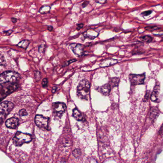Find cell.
<instances>
[{
    "instance_id": "12",
    "label": "cell",
    "mask_w": 163,
    "mask_h": 163,
    "mask_svg": "<svg viewBox=\"0 0 163 163\" xmlns=\"http://www.w3.org/2000/svg\"><path fill=\"white\" fill-rule=\"evenodd\" d=\"M98 33L95 30H88L84 33L83 36L85 38H89L92 40H93L95 38L97 37Z\"/></svg>"
},
{
    "instance_id": "22",
    "label": "cell",
    "mask_w": 163,
    "mask_h": 163,
    "mask_svg": "<svg viewBox=\"0 0 163 163\" xmlns=\"http://www.w3.org/2000/svg\"><path fill=\"white\" fill-rule=\"evenodd\" d=\"M81 151L80 149H75V150L73 151V155L76 158H77L81 155Z\"/></svg>"
},
{
    "instance_id": "18",
    "label": "cell",
    "mask_w": 163,
    "mask_h": 163,
    "mask_svg": "<svg viewBox=\"0 0 163 163\" xmlns=\"http://www.w3.org/2000/svg\"><path fill=\"white\" fill-rule=\"evenodd\" d=\"M119 82V78H113L111 79L109 84L111 87H115L118 85Z\"/></svg>"
},
{
    "instance_id": "17",
    "label": "cell",
    "mask_w": 163,
    "mask_h": 163,
    "mask_svg": "<svg viewBox=\"0 0 163 163\" xmlns=\"http://www.w3.org/2000/svg\"><path fill=\"white\" fill-rule=\"evenodd\" d=\"M51 10V7L48 5H44L41 7L39 11V13L42 14H46L50 12Z\"/></svg>"
},
{
    "instance_id": "13",
    "label": "cell",
    "mask_w": 163,
    "mask_h": 163,
    "mask_svg": "<svg viewBox=\"0 0 163 163\" xmlns=\"http://www.w3.org/2000/svg\"><path fill=\"white\" fill-rule=\"evenodd\" d=\"M117 63V61L113 59H108L106 60L103 61V62L100 64L101 67H109L110 66L113 65Z\"/></svg>"
},
{
    "instance_id": "14",
    "label": "cell",
    "mask_w": 163,
    "mask_h": 163,
    "mask_svg": "<svg viewBox=\"0 0 163 163\" xmlns=\"http://www.w3.org/2000/svg\"><path fill=\"white\" fill-rule=\"evenodd\" d=\"M73 116L75 119L78 121H81L83 120V117L82 113L80 111L78 110L77 108H75L73 110Z\"/></svg>"
},
{
    "instance_id": "1",
    "label": "cell",
    "mask_w": 163,
    "mask_h": 163,
    "mask_svg": "<svg viewBox=\"0 0 163 163\" xmlns=\"http://www.w3.org/2000/svg\"><path fill=\"white\" fill-rule=\"evenodd\" d=\"M90 83L86 80H83L79 83L77 88V95L79 98L88 100L90 94Z\"/></svg>"
},
{
    "instance_id": "20",
    "label": "cell",
    "mask_w": 163,
    "mask_h": 163,
    "mask_svg": "<svg viewBox=\"0 0 163 163\" xmlns=\"http://www.w3.org/2000/svg\"><path fill=\"white\" fill-rule=\"evenodd\" d=\"M145 30L150 31V32H153L156 30H159L160 29V27H158L156 25H153V26H146V27H145Z\"/></svg>"
},
{
    "instance_id": "7",
    "label": "cell",
    "mask_w": 163,
    "mask_h": 163,
    "mask_svg": "<svg viewBox=\"0 0 163 163\" xmlns=\"http://www.w3.org/2000/svg\"><path fill=\"white\" fill-rule=\"evenodd\" d=\"M49 119L41 115H37L35 116V122L36 125L41 129L47 130Z\"/></svg>"
},
{
    "instance_id": "8",
    "label": "cell",
    "mask_w": 163,
    "mask_h": 163,
    "mask_svg": "<svg viewBox=\"0 0 163 163\" xmlns=\"http://www.w3.org/2000/svg\"><path fill=\"white\" fill-rule=\"evenodd\" d=\"M131 83L133 85L143 84L145 79V74H131L129 76Z\"/></svg>"
},
{
    "instance_id": "25",
    "label": "cell",
    "mask_w": 163,
    "mask_h": 163,
    "mask_svg": "<svg viewBox=\"0 0 163 163\" xmlns=\"http://www.w3.org/2000/svg\"><path fill=\"white\" fill-rule=\"evenodd\" d=\"M19 114L21 116L27 115V112L26 110H25V109H22V110H20Z\"/></svg>"
},
{
    "instance_id": "35",
    "label": "cell",
    "mask_w": 163,
    "mask_h": 163,
    "mask_svg": "<svg viewBox=\"0 0 163 163\" xmlns=\"http://www.w3.org/2000/svg\"><path fill=\"white\" fill-rule=\"evenodd\" d=\"M149 92L148 94H146V96L145 97V100H148V97H149Z\"/></svg>"
},
{
    "instance_id": "16",
    "label": "cell",
    "mask_w": 163,
    "mask_h": 163,
    "mask_svg": "<svg viewBox=\"0 0 163 163\" xmlns=\"http://www.w3.org/2000/svg\"><path fill=\"white\" fill-rule=\"evenodd\" d=\"M30 44V42L29 40H23L18 43L17 45L19 48H23L24 49H26Z\"/></svg>"
},
{
    "instance_id": "30",
    "label": "cell",
    "mask_w": 163,
    "mask_h": 163,
    "mask_svg": "<svg viewBox=\"0 0 163 163\" xmlns=\"http://www.w3.org/2000/svg\"><path fill=\"white\" fill-rule=\"evenodd\" d=\"M13 31L12 30H8L6 31H3V33L5 35H10L13 33Z\"/></svg>"
},
{
    "instance_id": "33",
    "label": "cell",
    "mask_w": 163,
    "mask_h": 163,
    "mask_svg": "<svg viewBox=\"0 0 163 163\" xmlns=\"http://www.w3.org/2000/svg\"><path fill=\"white\" fill-rule=\"evenodd\" d=\"M11 21L14 24H15L17 22V19L16 18L13 17L11 18Z\"/></svg>"
},
{
    "instance_id": "2",
    "label": "cell",
    "mask_w": 163,
    "mask_h": 163,
    "mask_svg": "<svg viewBox=\"0 0 163 163\" xmlns=\"http://www.w3.org/2000/svg\"><path fill=\"white\" fill-rule=\"evenodd\" d=\"M20 78V75L15 72L7 71L0 75V85L5 83H14Z\"/></svg>"
},
{
    "instance_id": "29",
    "label": "cell",
    "mask_w": 163,
    "mask_h": 163,
    "mask_svg": "<svg viewBox=\"0 0 163 163\" xmlns=\"http://www.w3.org/2000/svg\"><path fill=\"white\" fill-rule=\"evenodd\" d=\"M75 61H76V59H72V60H69V61H68L66 62L65 63V64L63 65V66L69 65V64H70L71 63H73V62H75Z\"/></svg>"
},
{
    "instance_id": "36",
    "label": "cell",
    "mask_w": 163,
    "mask_h": 163,
    "mask_svg": "<svg viewBox=\"0 0 163 163\" xmlns=\"http://www.w3.org/2000/svg\"><path fill=\"white\" fill-rule=\"evenodd\" d=\"M57 90V87H53V90H52V92L53 93H55L56 90Z\"/></svg>"
},
{
    "instance_id": "9",
    "label": "cell",
    "mask_w": 163,
    "mask_h": 163,
    "mask_svg": "<svg viewBox=\"0 0 163 163\" xmlns=\"http://www.w3.org/2000/svg\"><path fill=\"white\" fill-rule=\"evenodd\" d=\"M70 46L73 52L77 57H81L84 54L83 45L80 44H72Z\"/></svg>"
},
{
    "instance_id": "3",
    "label": "cell",
    "mask_w": 163,
    "mask_h": 163,
    "mask_svg": "<svg viewBox=\"0 0 163 163\" xmlns=\"http://www.w3.org/2000/svg\"><path fill=\"white\" fill-rule=\"evenodd\" d=\"M32 140V136L29 134L18 132L13 138V142L16 146H21L24 143H29Z\"/></svg>"
},
{
    "instance_id": "10",
    "label": "cell",
    "mask_w": 163,
    "mask_h": 163,
    "mask_svg": "<svg viewBox=\"0 0 163 163\" xmlns=\"http://www.w3.org/2000/svg\"><path fill=\"white\" fill-rule=\"evenodd\" d=\"M18 123L19 120L17 118L13 117L8 119L5 122V125L8 128L13 129L17 127Z\"/></svg>"
},
{
    "instance_id": "24",
    "label": "cell",
    "mask_w": 163,
    "mask_h": 163,
    "mask_svg": "<svg viewBox=\"0 0 163 163\" xmlns=\"http://www.w3.org/2000/svg\"><path fill=\"white\" fill-rule=\"evenodd\" d=\"M152 13V11L149 10V11H146L143 12V13H141V15L144 16H147L148 15H150Z\"/></svg>"
},
{
    "instance_id": "11",
    "label": "cell",
    "mask_w": 163,
    "mask_h": 163,
    "mask_svg": "<svg viewBox=\"0 0 163 163\" xmlns=\"http://www.w3.org/2000/svg\"><path fill=\"white\" fill-rule=\"evenodd\" d=\"M97 90L99 92L102 94L103 95L107 96L109 94L111 90V87L109 83L105 84L103 85L98 87Z\"/></svg>"
},
{
    "instance_id": "6",
    "label": "cell",
    "mask_w": 163,
    "mask_h": 163,
    "mask_svg": "<svg viewBox=\"0 0 163 163\" xmlns=\"http://www.w3.org/2000/svg\"><path fill=\"white\" fill-rule=\"evenodd\" d=\"M53 113L56 117H61L65 113L66 106L65 103L57 102L53 104Z\"/></svg>"
},
{
    "instance_id": "5",
    "label": "cell",
    "mask_w": 163,
    "mask_h": 163,
    "mask_svg": "<svg viewBox=\"0 0 163 163\" xmlns=\"http://www.w3.org/2000/svg\"><path fill=\"white\" fill-rule=\"evenodd\" d=\"M18 88V85L17 83H12L8 86L3 87L0 89V101L3 100L4 98L6 97L11 93L14 91Z\"/></svg>"
},
{
    "instance_id": "34",
    "label": "cell",
    "mask_w": 163,
    "mask_h": 163,
    "mask_svg": "<svg viewBox=\"0 0 163 163\" xmlns=\"http://www.w3.org/2000/svg\"><path fill=\"white\" fill-rule=\"evenodd\" d=\"M53 27L52 26H51V25H49V26H47V30L49 31H50V32H51V31H53Z\"/></svg>"
},
{
    "instance_id": "21",
    "label": "cell",
    "mask_w": 163,
    "mask_h": 163,
    "mask_svg": "<svg viewBox=\"0 0 163 163\" xmlns=\"http://www.w3.org/2000/svg\"><path fill=\"white\" fill-rule=\"evenodd\" d=\"M158 110L157 108H155V109H153V110H151V112L150 114V117L151 118L155 119L156 117H157L158 115Z\"/></svg>"
},
{
    "instance_id": "23",
    "label": "cell",
    "mask_w": 163,
    "mask_h": 163,
    "mask_svg": "<svg viewBox=\"0 0 163 163\" xmlns=\"http://www.w3.org/2000/svg\"><path fill=\"white\" fill-rule=\"evenodd\" d=\"M6 63L5 58L4 56L0 54V66L4 65Z\"/></svg>"
},
{
    "instance_id": "19",
    "label": "cell",
    "mask_w": 163,
    "mask_h": 163,
    "mask_svg": "<svg viewBox=\"0 0 163 163\" xmlns=\"http://www.w3.org/2000/svg\"><path fill=\"white\" fill-rule=\"evenodd\" d=\"M141 40L145 43H149L152 41L153 38L150 35H145L140 38Z\"/></svg>"
},
{
    "instance_id": "32",
    "label": "cell",
    "mask_w": 163,
    "mask_h": 163,
    "mask_svg": "<svg viewBox=\"0 0 163 163\" xmlns=\"http://www.w3.org/2000/svg\"><path fill=\"white\" fill-rule=\"evenodd\" d=\"M89 3V2H85L82 4V7H83V8H85V7H86V6L88 5Z\"/></svg>"
},
{
    "instance_id": "31",
    "label": "cell",
    "mask_w": 163,
    "mask_h": 163,
    "mask_svg": "<svg viewBox=\"0 0 163 163\" xmlns=\"http://www.w3.org/2000/svg\"><path fill=\"white\" fill-rule=\"evenodd\" d=\"M107 0H95V2L96 3H100L101 4H104L106 2Z\"/></svg>"
},
{
    "instance_id": "26",
    "label": "cell",
    "mask_w": 163,
    "mask_h": 163,
    "mask_svg": "<svg viewBox=\"0 0 163 163\" xmlns=\"http://www.w3.org/2000/svg\"><path fill=\"white\" fill-rule=\"evenodd\" d=\"M45 45H41L39 48V51L40 53H43V51L45 49Z\"/></svg>"
},
{
    "instance_id": "15",
    "label": "cell",
    "mask_w": 163,
    "mask_h": 163,
    "mask_svg": "<svg viewBox=\"0 0 163 163\" xmlns=\"http://www.w3.org/2000/svg\"><path fill=\"white\" fill-rule=\"evenodd\" d=\"M159 90V86L156 85L151 96V99L153 101H156L157 100Z\"/></svg>"
},
{
    "instance_id": "27",
    "label": "cell",
    "mask_w": 163,
    "mask_h": 163,
    "mask_svg": "<svg viewBox=\"0 0 163 163\" xmlns=\"http://www.w3.org/2000/svg\"><path fill=\"white\" fill-rule=\"evenodd\" d=\"M48 80L47 78H45L42 81V85L43 87H45L47 85Z\"/></svg>"
},
{
    "instance_id": "4",
    "label": "cell",
    "mask_w": 163,
    "mask_h": 163,
    "mask_svg": "<svg viewBox=\"0 0 163 163\" xmlns=\"http://www.w3.org/2000/svg\"><path fill=\"white\" fill-rule=\"evenodd\" d=\"M13 108V104L10 101H4L0 103V123L3 122Z\"/></svg>"
},
{
    "instance_id": "28",
    "label": "cell",
    "mask_w": 163,
    "mask_h": 163,
    "mask_svg": "<svg viewBox=\"0 0 163 163\" xmlns=\"http://www.w3.org/2000/svg\"><path fill=\"white\" fill-rule=\"evenodd\" d=\"M84 25L83 23H81V24H77V27H76V30L77 31H79L81 29H82Z\"/></svg>"
}]
</instances>
